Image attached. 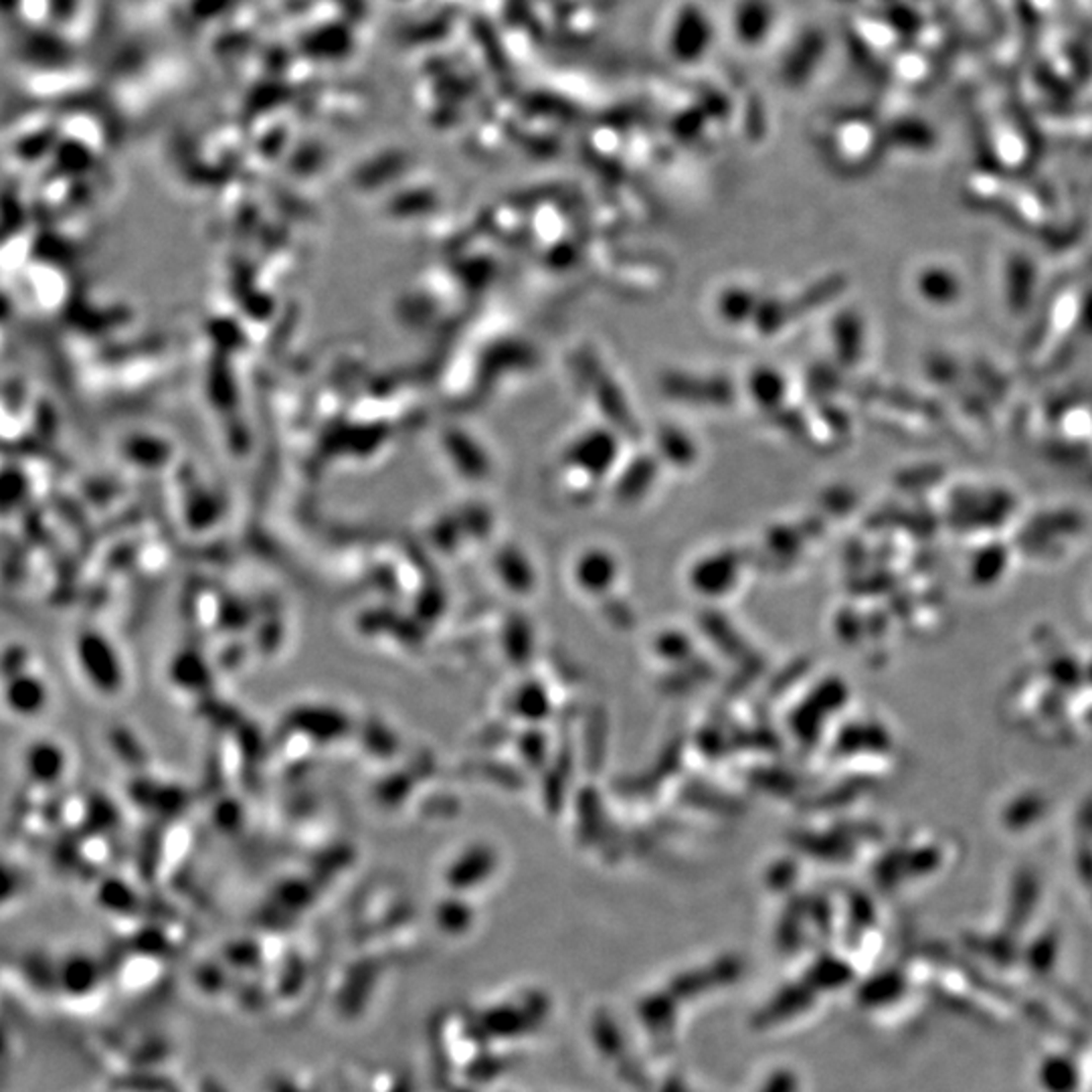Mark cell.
<instances>
[{
    "instance_id": "cell-4",
    "label": "cell",
    "mask_w": 1092,
    "mask_h": 1092,
    "mask_svg": "<svg viewBox=\"0 0 1092 1092\" xmlns=\"http://www.w3.org/2000/svg\"><path fill=\"white\" fill-rule=\"evenodd\" d=\"M849 977H851V969L845 963L835 961V959H821L807 973V981L821 989L841 987L843 983L849 981Z\"/></svg>"
},
{
    "instance_id": "cell-5",
    "label": "cell",
    "mask_w": 1092,
    "mask_h": 1092,
    "mask_svg": "<svg viewBox=\"0 0 1092 1092\" xmlns=\"http://www.w3.org/2000/svg\"><path fill=\"white\" fill-rule=\"evenodd\" d=\"M673 1015V995H657L647 997L641 1001V1017L647 1023V1027L655 1033H661L663 1029H669Z\"/></svg>"
},
{
    "instance_id": "cell-2",
    "label": "cell",
    "mask_w": 1092,
    "mask_h": 1092,
    "mask_svg": "<svg viewBox=\"0 0 1092 1092\" xmlns=\"http://www.w3.org/2000/svg\"><path fill=\"white\" fill-rule=\"evenodd\" d=\"M811 1003V991L803 985H791L787 989H783L766 1007L764 1011L760 1013L758 1021L760 1023H772V1021H783V1019H789L791 1015L803 1011L807 1005Z\"/></svg>"
},
{
    "instance_id": "cell-6",
    "label": "cell",
    "mask_w": 1092,
    "mask_h": 1092,
    "mask_svg": "<svg viewBox=\"0 0 1092 1092\" xmlns=\"http://www.w3.org/2000/svg\"><path fill=\"white\" fill-rule=\"evenodd\" d=\"M595 1037L601 1050H605L607 1054H615V1048L619 1045V1031L609 1017L595 1023Z\"/></svg>"
},
{
    "instance_id": "cell-1",
    "label": "cell",
    "mask_w": 1092,
    "mask_h": 1092,
    "mask_svg": "<svg viewBox=\"0 0 1092 1092\" xmlns=\"http://www.w3.org/2000/svg\"><path fill=\"white\" fill-rule=\"evenodd\" d=\"M4 704L22 716L36 714L47 704V686L42 679L30 673H10L4 681Z\"/></svg>"
},
{
    "instance_id": "cell-3",
    "label": "cell",
    "mask_w": 1092,
    "mask_h": 1092,
    "mask_svg": "<svg viewBox=\"0 0 1092 1092\" xmlns=\"http://www.w3.org/2000/svg\"><path fill=\"white\" fill-rule=\"evenodd\" d=\"M26 766L36 781H53L61 770V756L57 746L49 742L34 744L26 754Z\"/></svg>"
},
{
    "instance_id": "cell-7",
    "label": "cell",
    "mask_w": 1092,
    "mask_h": 1092,
    "mask_svg": "<svg viewBox=\"0 0 1092 1092\" xmlns=\"http://www.w3.org/2000/svg\"><path fill=\"white\" fill-rule=\"evenodd\" d=\"M760 1092H797V1080H795V1076L791 1072L781 1070V1072H775L764 1082Z\"/></svg>"
}]
</instances>
